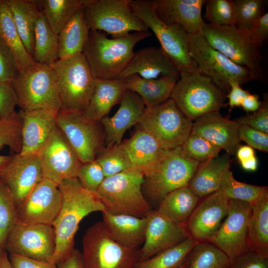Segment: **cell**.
<instances>
[{"instance_id":"obj_21","label":"cell","mask_w":268,"mask_h":268,"mask_svg":"<svg viewBox=\"0 0 268 268\" xmlns=\"http://www.w3.org/2000/svg\"><path fill=\"white\" fill-rule=\"evenodd\" d=\"M37 154L15 153L0 175V179L12 195L16 206L21 203L43 179Z\"/></svg>"},{"instance_id":"obj_51","label":"cell","mask_w":268,"mask_h":268,"mask_svg":"<svg viewBox=\"0 0 268 268\" xmlns=\"http://www.w3.org/2000/svg\"><path fill=\"white\" fill-rule=\"evenodd\" d=\"M226 268H268V257L248 250L230 260Z\"/></svg>"},{"instance_id":"obj_1","label":"cell","mask_w":268,"mask_h":268,"mask_svg":"<svg viewBox=\"0 0 268 268\" xmlns=\"http://www.w3.org/2000/svg\"><path fill=\"white\" fill-rule=\"evenodd\" d=\"M59 188L62 205L52 225L56 239L53 263L57 266L74 250V237L81 221L92 212L105 210L97 193L83 188L77 178L62 182Z\"/></svg>"},{"instance_id":"obj_23","label":"cell","mask_w":268,"mask_h":268,"mask_svg":"<svg viewBox=\"0 0 268 268\" xmlns=\"http://www.w3.org/2000/svg\"><path fill=\"white\" fill-rule=\"evenodd\" d=\"M58 112L45 109L20 110L18 113L22 119L20 153H38L58 127Z\"/></svg>"},{"instance_id":"obj_37","label":"cell","mask_w":268,"mask_h":268,"mask_svg":"<svg viewBox=\"0 0 268 268\" xmlns=\"http://www.w3.org/2000/svg\"><path fill=\"white\" fill-rule=\"evenodd\" d=\"M58 48V34L51 28L40 10L35 22L32 58L36 63L51 66L59 59Z\"/></svg>"},{"instance_id":"obj_46","label":"cell","mask_w":268,"mask_h":268,"mask_svg":"<svg viewBox=\"0 0 268 268\" xmlns=\"http://www.w3.org/2000/svg\"><path fill=\"white\" fill-rule=\"evenodd\" d=\"M204 17L206 23L215 25H234L235 6L232 0H207Z\"/></svg>"},{"instance_id":"obj_20","label":"cell","mask_w":268,"mask_h":268,"mask_svg":"<svg viewBox=\"0 0 268 268\" xmlns=\"http://www.w3.org/2000/svg\"><path fill=\"white\" fill-rule=\"evenodd\" d=\"M229 200L218 191L198 204L185 224L191 237L197 242L207 241L226 217Z\"/></svg>"},{"instance_id":"obj_33","label":"cell","mask_w":268,"mask_h":268,"mask_svg":"<svg viewBox=\"0 0 268 268\" xmlns=\"http://www.w3.org/2000/svg\"><path fill=\"white\" fill-rule=\"evenodd\" d=\"M90 30L82 7L76 11L58 34L59 59L82 54Z\"/></svg>"},{"instance_id":"obj_57","label":"cell","mask_w":268,"mask_h":268,"mask_svg":"<svg viewBox=\"0 0 268 268\" xmlns=\"http://www.w3.org/2000/svg\"><path fill=\"white\" fill-rule=\"evenodd\" d=\"M58 268H84L81 253L74 249L71 254L60 264Z\"/></svg>"},{"instance_id":"obj_29","label":"cell","mask_w":268,"mask_h":268,"mask_svg":"<svg viewBox=\"0 0 268 268\" xmlns=\"http://www.w3.org/2000/svg\"><path fill=\"white\" fill-rule=\"evenodd\" d=\"M180 73L156 79H145L136 74L123 79L126 90L135 93L141 98L146 108L161 104L171 98Z\"/></svg>"},{"instance_id":"obj_40","label":"cell","mask_w":268,"mask_h":268,"mask_svg":"<svg viewBox=\"0 0 268 268\" xmlns=\"http://www.w3.org/2000/svg\"><path fill=\"white\" fill-rule=\"evenodd\" d=\"M229 258L207 241L197 242L189 256L187 268H226Z\"/></svg>"},{"instance_id":"obj_15","label":"cell","mask_w":268,"mask_h":268,"mask_svg":"<svg viewBox=\"0 0 268 268\" xmlns=\"http://www.w3.org/2000/svg\"><path fill=\"white\" fill-rule=\"evenodd\" d=\"M55 247L52 225L23 223L17 219L7 236L3 249L9 254L53 263Z\"/></svg>"},{"instance_id":"obj_19","label":"cell","mask_w":268,"mask_h":268,"mask_svg":"<svg viewBox=\"0 0 268 268\" xmlns=\"http://www.w3.org/2000/svg\"><path fill=\"white\" fill-rule=\"evenodd\" d=\"M145 239L138 250L139 261L153 256L184 241L190 237L185 225L176 223L152 210L146 216Z\"/></svg>"},{"instance_id":"obj_4","label":"cell","mask_w":268,"mask_h":268,"mask_svg":"<svg viewBox=\"0 0 268 268\" xmlns=\"http://www.w3.org/2000/svg\"><path fill=\"white\" fill-rule=\"evenodd\" d=\"M144 180L141 172L127 169L105 177L96 192L106 210L145 217L152 209L142 192Z\"/></svg>"},{"instance_id":"obj_53","label":"cell","mask_w":268,"mask_h":268,"mask_svg":"<svg viewBox=\"0 0 268 268\" xmlns=\"http://www.w3.org/2000/svg\"><path fill=\"white\" fill-rule=\"evenodd\" d=\"M17 99L11 83L0 81V120L14 114Z\"/></svg>"},{"instance_id":"obj_61","label":"cell","mask_w":268,"mask_h":268,"mask_svg":"<svg viewBox=\"0 0 268 268\" xmlns=\"http://www.w3.org/2000/svg\"><path fill=\"white\" fill-rule=\"evenodd\" d=\"M12 155H0V175L11 160Z\"/></svg>"},{"instance_id":"obj_24","label":"cell","mask_w":268,"mask_h":268,"mask_svg":"<svg viewBox=\"0 0 268 268\" xmlns=\"http://www.w3.org/2000/svg\"><path fill=\"white\" fill-rule=\"evenodd\" d=\"M240 124L224 117L219 111L207 113L193 123L192 132L199 134L227 154L233 155L240 145Z\"/></svg>"},{"instance_id":"obj_42","label":"cell","mask_w":268,"mask_h":268,"mask_svg":"<svg viewBox=\"0 0 268 268\" xmlns=\"http://www.w3.org/2000/svg\"><path fill=\"white\" fill-rule=\"evenodd\" d=\"M235 21L234 26L249 35L258 19L264 14L263 0H235Z\"/></svg>"},{"instance_id":"obj_6","label":"cell","mask_w":268,"mask_h":268,"mask_svg":"<svg viewBox=\"0 0 268 268\" xmlns=\"http://www.w3.org/2000/svg\"><path fill=\"white\" fill-rule=\"evenodd\" d=\"M51 67L56 78L61 110L83 113L95 84V79L83 55L59 59Z\"/></svg>"},{"instance_id":"obj_49","label":"cell","mask_w":268,"mask_h":268,"mask_svg":"<svg viewBox=\"0 0 268 268\" xmlns=\"http://www.w3.org/2000/svg\"><path fill=\"white\" fill-rule=\"evenodd\" d=\"M240 125L268 134V98L265 94L261 107L252 114L240 117L235 120Z\"/></svg>"},{"instance_id":"obj_22","label":"cell","mask_w":268,"mask_h":268,"mask_svg":"<svg viewBox=\"0 0 268 268\" xmlns=\"http://www.w3.org/2000/svg\"><path fill=\"white\" fill-rule=\"evenodd\" d=\"M158 17L167 24H176L188 34H201L205 21L202 8L206 0H150Z\"/></svg>"},{"instance_id":"obj_50","label":"cell","mask_w":268,"mask_h":268,"mask_svg":"<svg viewBox=\"0 0 268 268\" xmlns=\"http://www.w3.org/2000/svg\"><path fill=\"white\" fill-rule=\"evenodd\" d=\"M18 72L14 57L0 38V81L11 83Z\"/></svg>"},{"instance_id":"obj_16","label":"cell","mask_w":268,"mask_h":268,"mask_svg":"<svg viewBox=\"0 0 268 268\" xmlns=\"http://www.w3.org/2000/svg\"><path fill=\"white\" fill-rule=\"evenodd\" d=\"M252 211L248 203L229 200L227 214L215 234L207 241L231 260L248 251L247 235Z\"/></svg>"},{"instance_id":"obj_64","label":"cell","mask_w":268,"mask_h":268,"mask_svg":"<svg viewBox=\"0 0 268 268\" xmlns=\"http://www.w3.org/2000/svg\"><path fill=\"white\" fill-rule=\"evenodd\" d=\"M4 249L0 245V263L1 261V257L2 255V253L3 252Z\"/></svg>"},{"instance_id":"obj_60","label":"cell","mask_w":268,"mask_h":268,"mask_svg":"<svg viewBox=\"0 0 268 268\" xmlns=\"http://www.w3.org/2000/svg\"><path fill=\"white\" fill-rule=\"evenodd\" d=\"M243 169L247 171H255L258 166V162L256 156L240 162Z\"/></svg>"},{"instance_id":"obj_62","label":"cell","mask_w":268,"mask_h":268,"mask_svg":"<svg viewBox=\"0 0 268 268\" xmlns=\"http://www.w3.org/2000/svg\"><path fill=\"white\" fill-rule=\"evenodd\" d=\"M0 268H11L7 253L4 250L1 259Z\"/></svg>"},{"instance_id":"obj_39","label":"cell","mask_w":268,"mask_h":268,"mask_svg":"<svg viewBox=\"0 0 268 268\" xmlns=\"http://www.w3.org/2000/svg\"><path fill=\"white\" fill-rule=\"evenodd\" d=\"M196 242L189 237L173 247L138 261L134 268H177L188 259Z\"/></svg>"},{"instance_id":"obj_34","label":"cell","mask_w":268,"mask_h":268,"mask_svg":"<svg viewBox=\"0 0 268 268\" xmlns=\"http://www.w3.org/2000/svg\"><path fill=\"white\" fill-rule=\"evenodd\" d=\"M200 198L188 186L178 189L166 195L156 210L171 221L186 224L198 204Z\"/></svg>"},{"instance_id":"obj_35","label":"cell","mask_w":268,"mask_h":268,"mask_svg":"<svg viewBox=\"0 0 268 268\" xmlns=\"http://www.w3.org/2000/svg\"><path fill=\"white\" fill-rule=\"evenodd\" d=\"M20 38L32 57L35 22L40 11L37 0H7Z\"/></svg>"},{"instance_id":"obj_41","label":"cell","mask_w":268,"mask_h":268,"mask_svg":"<svg viewBox=\"0 0 268 268\" xmlns=\"http://www.w3.org/2000/svg\"><path fill=\"white\" fill-rule=\"evenodd\" d=\"M220 191L228 199L243 201L253 205L268 195L267 186L249 184L236 180L229 171L223 179Z\"/></svg>"},{"instance_id":"obj_58","label":"cell","mask_w":268,"mask_h":268,"mask_svg":"<svg viewBox=\"0 0 268 268\" xmlns=\"http://www.w3.org/2000/svg\"><path fill=\"white\" fill-rule=\"evenodd\" d=\"M262 104L258 95L249 93L243 99L241 106L247 113H253L259 110Z\"/></svg>"},{"instance_id":"obj_52","label":"cell","mask_w":268,"mask_h":268,"mask_svg":"<svg viewBox=\"0 0 268 268\" xmlns=\"http://www.w3.org/2000/svg\"><path fill=\"white\" fill-rule=\"evenodd\" d=\"M238 136L240 141H245L252 148L265 152H268V134L247 126L240 125Z\"/></svg>"},{"instance_id":"obj_25","label":"cell","mask_w":268,"mask_h":268,"mask_svg":"<svg viewBox=\"0 0 268 268\" xmlns=\"http://www.w3.org/2000/svg\"><path fill=\"white\" fill-rule=\"evenodd\" d=\"M120 103L118 110L113 116H106L100 121L107 147L121 144L125 132L139 124L145 109L140 96L129 90L125 91Z\"/></svg>"},{"instance_id":"obj_12","label":"cell","mask_w":268,"mask_h":268,"mask_svg":"<svg viewBox=\"0 0 268 268\" xmlns=\"http://www.w3.org/2000/svg\"><path fill=\"white\" fill-rule=\"evenodd\" d=\"M131 0H85L84 15L90 30L103 31L112 38L148 28L133 12Z\"/></svg>"},{"instance_id":"obj_14","label":"cell","mask_w":268,"mask_h":268,"mask_svg":"<svg viewBox=\"0 0 268 268\" xmlns=\"http://www.w3.org/2000/svg\"><path fill=\"white\" fill-rule=\"evenodd\" d=\"M57 123L81 163L95 160L105 147V133L100 122L86 118L82 113L60 110Z\"/></svg>"},{"instance_id":"obj_28","label":"cell","mask_w":268,"mask_h":268,"mask_svg":"<svg viewBox=\"0 0 268 268\" xmlns=\"http://www.w3.org/2000/svg\"><path fill=\"white\" fill-rule=\"evenodd\" d=\"M102 213L103 223L108 234L119 244L132 249L143 244L147 223L146 217L115 213L107 210Z\"/></svg>"},{"instance_id":"obj_63","label":"cell","mask_w":268,"mask_h":268,"mask_svg":"<svg viewBox=\"0 0 268 268\" xmlns=\"http://www.w3.org/2000/svg\"><path fill=\"white\" fill-rule=\"evenodd\" d=\"M188 259H188L182 265H181L177 268H187L188 264Z\"/></svg>"},{"instance_id":"obj_32","label":"cell","mask_w":268,"mask_h":268,"mask_svg":"<svg viewBox=\"0 0 268 268\" xmlns=\"http://www.w3.org/2000/svg\"><path fill=\"white\" fill-rule=\"evenodd\" d=\"M0 38L14 57L18 71L26 70L35 64L18 32L7 0H0Z\"/></svg>"},{"instance_id":"obj_17","label":"cell","mask_w":268,"mask_h":268,"mask_svg":"<svg viewBox=\"0 0 268 268\" xmlns=\"http://www.w3.org/2000/svg\"><path fill=\"white\" fill-rule=\"evenodd\" d=\"M37 155L43 177L58 185L76 178L82 163L58 127Z\"/></svg>"},{"instance_id":"obj_5","label":"cell","mask_w":268,"mask_h":268,"mask_svg":"<svg viewBox=\"0 0 268 268\" xmlns=\"http://www.w3.org/2000/svg\"><path fill=\"white\" fill-rule=\"evenodd\" d=\"M131 6L135 15L153 32L161 49L180 73H200L190 55L188 34L181 27L163 22L150 0H131Z\"/></svg>"},{"instance_id":"obj_31","label":"cell","mask_w":268,"mask_h":268,"mask_svg":"<svg viewBox=\"0 0 268 268\" xmlns=\"http://www.w3.org/2000/svg\"><path fill=\"white\" fill-rule=\"evenodd\" d=\"M126 90L123 79H95V87L83 115L90 120L100 122L120 103Z\"/></svg>"},{"instance_id":"obj_38","label":"cell","mask_w":268,"mask_h":268,"mask_svg":"<svg viewBox=\"0 0 268 268\" xmlns=\"http://www.w3.org/2000/svg\"><path fill=\"white\" fill-rule=\"evenodd\" d=\"M85 0H37L51 28L58 34L74 14L83 7Z\"/></svg>"},{"instance_id":"obj_13","label":"cell","mask_w":268,"mask_h":268,"mask_svg":"<svg viewBox=\"0 0 268 268\" xmlns=\"http://www.w3.org/2000/svg\"><path fill=\"white\" fill-rule=\"evenodd\" d=\"M193 123L170 98L161 104L145 108L138 125L164 149L171 150L183 144L192 132Z\"/></svg>"},{"instance_id":"obj_8","label":"cell","mask_w":268,"mask_h":268,"mask_svg":"<svg viewBox=\"0 0 268 268\" xmlns=\"http://www.w3.org/2000/svg\"><path fill=\"white\" fill-rule=\"evenodd\" d=\"M200 163L185 156L180 147L169 150L165 157L145 174L143 193L151 206L170 193L188 186Z\"/></svg>"},{"instance_id":"obj_7","label":"cell","mask_w":268,"mask_h":268,"mask_svg":"<svg viewBox=\"0 0 268 268\" xmlns=\"http://www.w3.org/2000/svg\"><path fill=\"white\" fill-rule=\"evenodd\" d=\"M171 98L192 121L225 106L226 94L201 73L180 72Z\"/></svg>"},{"instance_id":"obj_59","label":"cell","mask_w":268,"mask_h":268,"mask_svg":"<svg viewBox=\"0 0 268 268\" xmlns=\"http://www.w3.org/2000/svg\"><path fill=\"white\" fill-rule=\"evenodd\" d=\"M235 154L239 162L255 156L254 149L248 145H240Z\"/></svg>"},{"instance_id":"obj_9","label":"cell","mask_w":268,"mask_h":268,"mask_svg":"<svg viewBox=\"0 0 268 268\" xmlns=\"http://www.w3.org/2000/svg\"><path fill=\"white\" fill-rule=\"evenodd\" d=\"M22 111L45 109L59 112L61 102L51 66L37 63L18 71L11 82Z\"/></svg>"},{"instance_id":"obj_47","label":"cell","mask_w":268,"mask_h":268,"mask_svg":"<svg viewBox=\"0 0 268 268\" xmlns=\"http://www.w3.org/2000/svg\"><path fill=\"white\" fill-rule=\"evenodd\" d=\"M21 129L22 119L18 113L0 120V151L7 146L15 153L21 152Z\"/></svg>"},{"instance_id":"obj_18","label":"cell","mask_w":268,"mask_h":268,"mask_svg":"<svg viewBox=\"0 0 268 268\" xmlns=\"http://www.w3.org/2000/svg\"><path fill=\"white\" fill-rule=\"evenodd\" d=\"M62 201L59 185L43 178L16 206L17 219L23 223L52 225Z\"/></svg>"},{"instance_id":"obj_30","label":"cell","mask_w":268,"mask_h":268,"mask_svg":"<svg viewBox=\"0 0 268 268\" xmlns=\"http://www.w3.org/2000/svg\"><path fill=\"white\" fill-rule=\"evenodd\" d=\"M230 164L228 154L200 163L188 186L200 198L219 191L225 176L230 171Z\"/></svg>"},{"instance_id":"obj_54","label":"cell","mask_w":268,"mask_h":268,"mask_svg":"<svg viewBox=\"0 0 268 268\" xmlns=\"http://www.w3.org/2000/svg\"><path fill=\"white\" fill-rule=\"evenodd\" d=\"M9 254L8 259L11 268H58L57 265L52 263L14 254Z\"/></svg>"},{"instance_id":"obj_55","label":"cell","mask_w":268,"mask_h":268,"mask_svg":"<svg viewBox=\"0 0 268 268\" xmlns=\"http://www.w3.org/2000/svg\"><path fill=\"white\" fill-rule=\"evenodd\" d=\"M250 37L260 48L268 37V13L265 12L258 19L250 34Z\"/></svg>"},{"instance_id":"obj_3","label":"cell","mask_w":268,"mask_h":268,"mask_svg":"<svg viewBox=\"0 0 268 268\" xmlns=\"http://www.w3.org/2000/svg\"><path fill=\"white\" fill-rule=\"evenodd\" d=\"M201 34L213 48L234 63L248 68L252 80H266L267 76L260 48L250 35L234 25H215L206 22Z\"/></svg>"},{"instance_id":"obj_56","label":"cell","mask_w":268,"mask_h":268,"mask_svg":"<svg viewBox=\"0 0 268 268\" xmlns=\"http://www.w3.org/2000/svg\"><path fill=\"white\" fill-rule=\"evenodd\" d=\"M249 93L248 90L243 89L238 82L234 81L231 82L230 90L226 94L230 109L241 106L243 99Z\"/></svg>"},{"instance_id":"obj_48","label":"cell","mask_w":268,"mask_h":268,"mask_svg":"<svg viewBox=\"0 0 268 268\" xmlns=\"http://www.w3.org/2000/svg\"><path fill=\"white\" fill-rule=\"evenodd\" d=\"M81 186L85 189L96 192L105 177L96 160L82 163L76 175Z\"/></svg>"},{"instance_id":"obj_10","label":"cell","mask_w":268,"mask_h":268,"mask_svg":"<svg viewBox=\"0 0 268 268\" xmlns=\"http://www.w3.org/2000/svg\"><path fill=\"white\" fill-rule=\"evenodd\" d=\"M82 245L84 268H134L139 261L138 249L115 241L107 233L102 221L87 229Z\"/></svg>"},{"instance_id":"obj_43","label":"cell","mask_w":268,"mask_h":268,"mask_svg":"<svg viewBox=\"0 0 268 268\" xmlns=\"http://www.w3.org/2000/svg\"><path fill=\"white\" fill-rule=\"evenodd\" d=\"M95 160L99 164L105 177L131 169V165L122 144L105 146L96 155Z\"/></svg>"},{"instance_id":"obj_45","label":"cell","mask_w":268,"mask_h":268,"mask_svg":"<svg viewBox=\"0 0 268 268\" xmlns=\"http://www.w3.org/2000/svg\"><path fill=\"white\" fill-rule=\"evenodd\" d=\"M17 220L16 205L11 192L0 179V245L3 248Z\"/></svg>"},{"instance_id":"obj_11","label":"cell","mask_w":268,"mask_h":268,"mask_svg":"<svg viewBox=\"0 0 268 268\" xmlns=\"http://www.w3.org/2000/svg\"><path fill=\"white\" fill-rule=\"evenodd\" d=\"M188 37L190 55L200 73L210 78L226 94L232 81L242 86L252 80L248 68L213 48L201 34H188Z\"/></svg>"},{"instance_id":"obj_2","label":"cell","mask_w":268,"mask_h":268,"mask_svg":"<svg viewBox=\"0 0 268 268\" xmlns=\"http://www.w3.org/2000/svg\"><path fill=\"white\" fill-rule=\"evenodd\" d=\"M151 36L149 31L135 32L109 38L99 31L90 30L82 54L95 79H116L132 59L135 45Z\"/></svg>"},{"instance_id":"obj_27","label":"cell","mask_w":268,"mask_h":268,"mask_svg":"<svg viewBox=\"0 0 268 268\" xmlns=\"http://www.w3.org/2000/svg\"><path fill=\"white\" fill-rule=\"evenodd\" d=\"M180 73L161 48L148 47L134 53L129 64L116 79L136 74L145 79H156Z\"/></svg>"},{"instance_id":"obj_26","label":"cell","mask_w":268,"mask_h":268,"mask_svg":"<svg viewBox=\"0 0 268 268\" xmlns=\"http://www.w3.org/2000/svg\"><path fill=\"white\" fill-rule=\"evenodd\" d=\"M121 144L131 169L141 172L144 176L157 165L169 150L164 149L150 134L139 127Z\"/></svg>"},{"instance_id":"obj_36","label":"cell","mask_w":268,"mask_h":268,"mask_svg":"<svg viewBox=\"0 0 268 268\" xmlns=\"http://www.w3.org/2000/svg\"><path fill=\"white\" fill-rule=\"evenodd\" d=\"M247 235L248 249L268 257V195L251 205Z\"/></svg>"},{"instance_id":"obj_44","label":"cell","mask_w":268,"mask_h":268,"mask_svg":"<svg viewBox=\"0 0 268 268\" xmlns=\"http://www.w3.org/2000/svg\"><path fill=\"white\" fill-rule=\"evenodd\" d=\"M186 157L201 163L218 156L221 149L202 136L193 133L180 146Z\"/></svg>"}]
</instances>
